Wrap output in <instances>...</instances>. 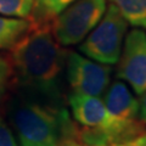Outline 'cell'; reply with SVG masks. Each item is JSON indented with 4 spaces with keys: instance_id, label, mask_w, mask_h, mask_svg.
Masks as SVG:
<instances>
[{
    "instance_id": "cell-4",
    "label": "cell",
    "mask_w": 146,
    "mask_h": 146,
    "mask_svg": "<svg viewBox=\"0 0 146 146\" xmlns=\"http://www.w3.org/2000/svg\"><path fill=\"white\" fill-rule=\"evenodd\" d=\"M128 28V22L111 4L106 9L101 21L79 46V51L94 61L104 65H115L119 60L123 36Z\"/></svg>"
},
{
    "instance_id": "cell-14",
    "label": "cell",
    "mask_w": 146,
    "mask_h": 146,
    "mask_svg": "<svg viewBox=\"0 0 146 146\" xmlns=\"http://www.w3.org/2000/svg\"><path fill=\"white\" fill-rule=\"evenodd\" d=\"M124 145L125 146H146V131L141 133L140 135H138L133 140L128 141V143H125Z\"/></svg>"
},
{
    "instance_id": "cell-11",
    "label": "cell",
    "mask_w": 146,
    "mask_h": 146,
    "mask_svg": "<svg viewBox=\"0 0 146 146\" xmlns=\"http://www.w3.org/2000/svg\"><path fill=\"white\" fill-rule=\"evenodd\" d=\"M33 0H0V15L26 18L31 16Z\"/></svg>"
},
{
    "instance_id": "cell-15",
    "label": "cell",
    "mask_w": 146,
    "mask_h": 146,
    "mask_svg": "<svg viewBox=\"0 0 146 146\" xmlns=\"http://www.w3.org/2000/svg\"><path fill=\"white\" fill-rule=\"evenodd\" d=\"M139 116L140 121L146 124V91L143 94V98H141V101L139 104Z\"/></svg>"
},
{
    "instance_id": "cell-9",
    "label": "cell",
    "mask_w": 146,
    "mask_h": 146,
    "mask_svg": "<svg viewBox=\"0 0 146 146\" xmlns=\"http://www.w3.org/2000/svg\"><path fill=\"white\" fill-rule=\"evenodd\" d=\"M74 1L76 0H33L31 21L50 23L58 13Z\"/></svg>"
},
{
    "instance_id": "cell-18",
    "label": "cell",
    "mask_w": 146,
    "mask_h": 146,
    "mask_svg": "<svg viewBox=\"0 0 146 146\" xmlns=\"http://www.w3.org/2000/svg\"><path fill=\"white\" fill-rule=\"evenodd\" d=\"M116 146H125L124 144H121V145H116Z\"/></svg>"
},
{
    "instance_id": "cell-17",
    "label": "cell",
    "mask_w": 146,
    "mask_h": 146,
    "mask_svg": "<svg viewBox=\"0 0 146 146\" xmlns=\"http://www.w3.org/2000/svg\"><path fill=\"white\" fill-rule=\"evenodd\" d=\"M0 68H9V65L3 60L1 57H0Z\"/></svg>"
},
{
    "instance_id": "cell-8",
    "label": "cell",
    "mask_w": 146,
    "mask_h": 146,
    "mask_svg": "<svg viewBox=\"0 0 146 146\" xmlns=\"http://www.w3.org/2000/svg\"><path fill=\"white\" fill-rule=\"evenodd\" d=\"M31 27V20L0 16V49H11Z\"/></svg>"
},
{
    "instance_id": "cell-13",
    "label": "cell",
    "mask_w": 146,
    "mask_h": 146,
    "mask_svg": "<svg viewBox=\"0 0 146 146\" xmlns=\"http://www.w3.org/2000/svg\"><path fill=\"white\" fill-rule=\"evenodd\" d=\"M7 76H9V68H0V98H3V95L6 91Z\"/></svg>"
},
{
    "instance_id": "cell-5",
    "label": "cell",
    "mask_w": 146,
    "mask_h": 146,
    "mask_svg": "<svg viewBox=\"0 0 146 146\" xmlns=\"http://www.w3.org/2000/svg\"><path fill=\"white\" fill-rule=\"evenodd\" d=\"M66 71L73 93L99 98L107 90L111 68L104 63L90 61L77 52H67Z\"/></svg>"
},
{
    "instance_id": "cell-12",
    "label": "cell",
    "mask_w": 146,
    "mask_h": 146,
    "mask_svg": "<svg viewBox=\"0 0 146 146\" xmlns=\"http://www.w3.org/2000/svg\"><path fill=\"white\" fill-rule=\"evenodd\" d=\"M0 146H18L10 127L1 117H0Z\"/></svg>"
},
{
    "instance_id": "cell-3",
    "label": "cell",
    "mask_w": 146,
    "mask_h": 146,
    "mask_svg": "<svg viewBox=\"0 0 146 146\" xmlns=\"http://www.w3.org/2000/svg\"><path fill=\"white\" fill-rule=\"evenodd\" d=\"M106 9V0H76L51 21L54 38L63 46L78 44L101 21Z\"/></svg>"
},
{
    "instance_id": "cell-16",
    "label": "cell",
    "mask_w": 146,
    "mask_h": 146,
    "mask_svg": "<svg viewBox=\"0 0 146 146\" xmlns=\"http://www.w3.org/2000/svg\"><path fill=\"white\" fill-rule=\"evenodd\" d=\"M60 146H84V145L78 144L77 141L72 140V139H67V140H63L62 143L60 144Z\"/></svg>"
},
{
    "instance_id": "cell-1",
    "label": "cell",
    "mask_w": 146,
    "mask_h": 146,
    "mask_svg": "<svg viewBox=\"0 0 146 146\" xmlns=\"http://www.w3.org/2000/svg\"><path fill=\"white\" fill-rule=\"evenodd\" d=\"M67 52L54 38L50 23L31 21L29 29L11 48V66L17 80L44 101L57 104Z\"/></svg>"
},
{
    "instance_id": "cell-10",
    "label": "cell",
    "mask_w": 146,
    "mask_h": 146,
    "mask_svg": "<svg viewBox=\"0 0 146 146\" xmlns=\"http://www.w3.org/2000/svg\"><path fill=\"white\" fill-rule=\"evenodd\" d=\"M129 25L146 28V0H110Z\"/></svg>"
},
{
    "instance_id": "cell-2",
    "label": "cell",
    "mask_w": 146,
    "mask_h": 146,
    "mask_svg": "<svg viewBox=\"0 0 146 146\" xmlns=\"http://www.w3.org/2000/svg\"><path fill=\"white\" fill-rule=\"evenodd\" d=\"M10 121L20 146H60L73 123L65 108L36 101L16 102Z\"/></svg>"
},
{
    "instance_id": "cell-7",
    "label": "cell",
    "mask_w": 146,
    "mask_h": 146,
    "mask_svg": "<svg viewBox=\"0 0 146 146\" xmlns=\"http://www.w3.org/2000/svg\"><path fill=\"white\" fill-rule=\"evenodd\" d=\"M105 105L115 119L128 122L136 119L139 115V101L123 82L112 83L105 95Z\"/></svg>"
},
{
    "instance_id": "cell-6",
    "label": "cell",
    "mask_w": 146,
    "mask_h": 146,
    "mask_svg": "<svg viewBox=\"0 0 146 146\" xmlns=\"http://www.w3.org/2000/svg\"><path fill=\"white\" fill-rule=\"evenodd\" d=\"M117 77L128 82L136 95L146 91V34L141 29H131L127 34Z\"/></svg>"
}]
</instances>
